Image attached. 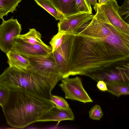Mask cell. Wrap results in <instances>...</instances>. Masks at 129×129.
Masks as SVG:
<instances>
[{
	"instance_id": "cell-15",
	"label": "cell",
	"mask_w": 129,
	"mask_h": 129,
	"mask_svg": "<svg viewBox=\"0 0 129 129\" xmlns=\"http://www.w3.org/2000/svg\"><path fill=\"white\" fill-rule=\"evenodd\" d=\"M23 41L32 44H43L41 35L40 33L34 28L29 29V31L23 35H19L16 37Z\"/></svg>"
},
{
	"instance_id": "cell-8",
	"label": "cell",
	"mask_w": 129,
	"mask_h": 129,
	"mask_svg": "<svg viewBox=\"0 0 129 129\" xmlns=\"http://www.w3.org/2000/svg\"><path fill=\"white\" fill-rule=\"evenodd\" d=\"M14 41L13 46L11 51L28 58L45 55L51 53V47L44 43L32 44L16 37L14 38Z\"/></svg>"
},
{
	"instance_id": "cell-10",
	"label": "cell",
	"mask_w": 129,
	"mask_h": 129,
	"mask_svg": "<svg viewBox=\"0 0 129 129\" xmlns=\"http://www.w3.org/2000/svg\"><path fill=\"white\" fill-rule=\"evenodd\" d=\"M99 4L107 19L112 25L122 32L129 35V24L125 22L119 14V6L116 1L108 0L104 3Z\"/></svg>"
},
{
	"instance_id": "cell-6",
	"label": "cell",
	"mask_w": 129,
	"mask_h": 129,
	"mask_svg": "<svg viewBox=\"0 0 129 129\" xmlns=\"http://www.w3.org/2000/svg\"><path fill=\"white\" fill-rule=\"evenodd\" d=\"M13 18L6 21L3 19L0 25V49L6 53L11 50L14 38L20 35L21 30L17 20Z\"/></svg>"
},
{
	"instance_id": "cell-16",
	"label": "cell",
	"mask_w": 129,
	"mask_h": 129,
	"mask_svg": "<svg viewBox=\"0 0 129 129\" xmlns=\"http://www.w3.org/2000/svg\"><path fill=\"white\" fill-rule=\"evenodd\" d=\"M22 0H0V18L3 19L4 16L16 10L18 4Z\"/></svg>"
},
{
	"instance_id": "cell-9",
	"label": "cell",
	"mask_w": 129,
	"mask_h": 129,
	"mask_svg": "<svg viewBox=\"0 0 129 129\" xmlns=\"http://www.w3.org/2000/svg\"><path fill=\"white\" fill-rule=\"evenodd\" d=\"M87 76L97 82H115L129 83V63L101 72L90 74Z\"/></svg>"
},
{
	"instance_id": "cell-11",
	"label": "cell",
	"mask_w": 129,
	"mask_h": 129,
	"mask_svg": "<svg viewBox=\"0 0 129 129\" xmlns=\"http://www.w3.org/2000/svg\"><path fill=\"white\" fill-rule=\"evenodd\" d=\"M74 114L70 107L63 109L54 106L45 112L38 120L37 122L56 121L73 120Z\"/></svg>"
},
{
	"instance_id": "cell-4",
	"label": "cell",
	"mask_w": 129,
	"mask_h": 129,
	"mask_svg": "<svg viewBox=\"0 0 129 129\" xmlns=\"http://www.w3.org/2000/svg\"><path fill=\"white\" fill-rule=\"evenodd\" d=\"M75 35L66 34L61 46L52 53L63 79L69 77Z\"/></svg>"
},
{
	"instance_id": "cell-3",
	"label": "cell",
	"mask_w": 129,
	"mask_h": 129,
	"mask_svg": "<svg viewBox=\"0 0 129 129\" xmlns=\"http://www.w3.org/2000/svg\"><path fill=\"white\" fill-rule=\"evenodd\" d=\"M28 59L30 65L27 70L47 82L52 89L63 79L51 53Z\"/></svg>"
},
{
	"instance_id": "cell-14",
	"label": "cell",
	"mask_w": 129,
	"mask_h": 129,
	"mask_svg": "<svg viewBox=\"0 0 129 129\" xmlns=\"http://www.w3.org/2000/svg\"><path fill=\"white\" fill-rule=\"evenodd\" d=\"M105 82L107 91L118 97L129 94V83L115 82Z\"/></svg>"
},
{
	"instance_id": "cell-5",
	"label": "cell",
	"mask_w": 129,
	"mask_h": 129,
	"mask_svg": "<svg viewBox=\"0 0 129 129\" xmlns=\"http://www.w3.org/2000/svg\"><path fill=\"white\" fill-rule=\"evenodd\" d=\"M61 80V82L59 85L64 92L66 99L85 103L93 102L83 88L80 77L78 76L72 78L68 77Z\"/></svg>"
},
{
	"instance_id": "cell-12",
	"label": "cell",
	"mask_w": 129,
	"mask_h": 129,
	"mask_svg": "<svg viewBox=\"0 0 129 129\" xmlns=\"http://www.w3.org/2000/svg\"><path fill=\"white\" fill-rule=\"evenodd\" d=\"M56 9L64 16L79 13L76 8L75 0H50Z\"/></svg>"
},
{
	"instance_id": "cell-17",
	"label": "cell",
	"mask_w": 129,
	"mask_h": 129,
	"mask_svg": "<svg viewBox=\"0 0 129 129\" xmlns=\"http://www.w3.org/2000/svg\"><path fill=\"white\" fill-rule=\"evenodd\" d=\"M39 6L54 17L56 20H60L64 17L51 3L50 0H34Z\"/></svg>"
},
{
	"instance_id": "cell-22",
	"label": "cell",
	"mask_w": 129,
	"mask_h": 129,
	"mask_svg": "<svg viewBox=\"0 0 129 129\" xmlns=\"http://www.w3.org/2000/svg\"><path fill=\"white\" fill-rule=\"evenodd\" d=\"M118 11L119 14L122 19L127 20L129 21V0H125L123 5L119 7Z\"/></svg>"
},
{
	"instance_id": "cell-18",
	"label": "cell",
	"mask_w": 129,
	"mask_h": 129,
	"mask_svg": "<svg viewBox=\"0 0 129 129\" xmlns=\"http://www.w3.org/2000/svg\"><path fill=\"white\" fill-rule=\"evenodd\" d=\"M66 34L58 32L54 36L49 44L51 48V53L57 49L61 45L64 39Z\"/></svg>"
},
{
	"instance_id": "cell-24",
	"label": "cell",
	"mask_w": 129,
	"mask_h": 129,
	"mask_svg": "<svg viewBox=\"0 0 129 129\" xmlns=\"http://www.w3.org/2000/svg\"><path fill=\"white\" fill-rule=\"evenodd\" d=\"M96 86L98 88L102 91H107L106 84L105 82L103 80L98 81Z\"/></svg>"
},
{
	"instance_id": "cell-23",
	"label": "cell",
	"mask_w": 129,
	"mask_h": 129,
	"mask_svg": "<svg viewBox=\"0 0 129 129\" xmlns=\"http://www.w3.org/2000/svg\"><path fill=\"white\" fill-rule=\"evenodd\" d=\"M10 90L5 87L0 86V106L2 107L8 98Z\"/></svg>"
},
{
	"instance_id": "cell-25",
	"label": "cell",
	"mask_w": 129,
	"mask_h": 129,
	"mask_svg": "<svg viewBox=\"0 0 129 129\" xmlns=\"http://www.w3.org/2000/svg\"><path fill=\"white\" fill-rule=\"evenodd\" d=\"M87 2L90 5L94 6L98 3L97 0H86Z\"/></svg>"
},
{
	"instance_id": "cell-2",
	"label": "cell",
	"mask_w": 129,
	"mask_h": 129,
	"mask_svg": "<svg viewBox=\"0 0 129 129\" xmlns=\"http://www.w3.org/2000/svg\"><path fill=\"white\" fill-rule=\"evenodd\" d=\"M54 106L44 96L21 90L10 91L7 100L2 108L9 125L23 128L37 122L45 112Z\"/></svg>"
},
{
	"instance_id": "cell-7",
	"label": "cell",
	"mask_w": 129,
	"mask_h": 129,
	"mask_svg": "<svg viewBox=\"0 0 129 129\" xmlns=\"http://www.w3.org/2000/svg\"><path fill=\"white\" fill-rule=\"evenodd\" d=\"M94 15L80 12L64 16L58 23V32L76 34L85 24L92 19Z\"/></svg>"
},
{
	"instance_id": "cell-13",
	"label": "cell",
	"mask_w": 129,
	"mask_h": 129,
	"mask_svg": "<svg viewBox=\"0 0 129 129\" xmlns=\"http://www.w3.org/2000/svg\"><path fill=\"white\" fill-rule=\"evenodd\" d=\"M6 54L9 67L27 70V68L30 65L28 58L19 54L11 51Z\"/></svg>"
},
{
	"instance_id": "cell-20",
	"label": "cell",
	"mask_w": 129,
	"mask_h": 129,
	"mask_svg": "<svg viewBox=\"0 0 129 129\" xmlns=\"http://www.w3.org/2000/svg\"><path fill=\"white\" fill-rule=\"evenodd\" d=\"M50 100L59 108L66 109L70 107L66 100L63 98L58 96L51 95Z\"/></svg>"
},
{
	"instance_id": "cell-21",
	"label": "cell",
	"mask_w": 129,
	"mask_h": 129,
	"mask_svg": "<svg viewBox=\"0 0 129 129\" xmlns=\"http://www.w3.org/2000/svg\"><path fill=\"white\" fill-rule=\"evenodd\" d=\"M90 118L94 120H99L103 117L104 114L100 106L96 105L90 109L89 112Z\"/></svg>"
},
{
	"instance_id": "cell-1",
	"label": "cell",
	"mask_w": 129,
	"mask_h": 129,
	"mask_svg": "<svg viewBox=\"0 0 129 129\" xmlns=\"http://www.w3.org/2000/svg\"><path fill=\"white\" fill-rule=\"evenodd\" d=\"M75 35L69 76L84 75L129 62V35L95 19Z\"/></svg>"
},
{
	"instance_id": "cell-19",
	"label": "cell",
	"mask_w": 129,
	"mask_h": 129,
	"mask_svg": "<svg viewBox=\"0 0 129 129\" xmlns=\"http://www.w3.org/2000/svg\"><path fill=\"white\" fill-rule=\"evenodd\" d=\"M75 1L76 9L79 12L92 14L91 5L86 0H75Z\"/></svg>"
},
{
	"instance_id": "cell-26",
	"label": "cell",
	"mask_w": 129,
	"mask_h": 129,
	"mask_svg": "<svg viewBox=\"0 0 129 129\" xmlns=\"http://www.w3.org/2000/svg\"><path fill=\"white\" fill-rule=\"evenodd\" d=\"M108 0H98V4H104L107 2Z\"/></svg>"
}]
</instances>
